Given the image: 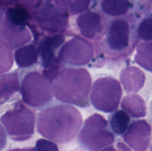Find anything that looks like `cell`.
<instances>
[{"instance_id":"484cf974","label":"cell","mask_w":152,"mask_h":151,"mask_svg":"<svg viewBox=\"0 0 152 151\" xmlns=\"http://www.w3.org/2000/svg\"><path fill=\"white\" fill-rule=\"evenodd\" d=\"M117 147H118V151H132L124 143L122 142H119Z\"/></svg>"},{"instance_id":"30bf717a","label":"cell","mask_w":152,"mask_h":151,"mask_svg":"<svg viewBox=\"0 0 152 151\" xmlns=\"http://www.w3.org/2000/svg\"><path fill=\"white\" fill-rule=\"evenodd\" d=\"M129 25L123 19L115 20L111 23L107 40L109 47L114 50H123L129 46Z\"/></svg>"},{"instance_id":"3957f363","label":"cell","mask_w":152,"mask_h":151,"mask_svg":"<svg viewBox=\"0 0 152 151\" xmlns=\"http://www.w3.org/2000/svg\"><path fill=\"white\" fill-rule=\"evenodd\" d=\"M0 120L12 140L24 142L34 135L35 114L22 102H16L12 109L1 115Z\"/></svg>"},{"instance_id":"4316f807","label":"cell","mask_w":152,"mask_h":151,"mask_svg":"<svg viewBox=\"0 0 152 151\" xmlns=\"http://www.w3.org/2000/svg\"><path fill=\"white\" fill-rule=\"evenodd\" d=\"M7 151H36L34 147H25V148H14V149L9 150Z\"/></svg>"},{"instance_id":"5b68a950","label":"cell","mask_w":152,"mask_h":151,"mask_svg":"<svg viewBox=\"0 0 152 151\" xmlns=\"http://www.w3.org/2000/svg\"><path fill=\"white\" fill-rule=\"evenodd\" d=\"M123 95L121 85L111 77H102L95 81L91 92V101L94 107L104 113L117 110Z\"/></svg>"},{"instance_id":"2e32d148","label":"cell","mask_w":152,"mask_h":151,"mask_svg":"<svg viewBox=\"0 0 152 151\" xmlns=\"http://www.w3.org/2000/svg\"><path fill=\"white\" fill-rule=\"evenodd\" d=\"M38 53L33 45H26L16 50L14 59L20 68H28L37 62Z\"/></svg>"},{"instance_id":"d4e9b609","label":"cell","mask_w":152,"mask_h":151,"mask_svg":"<svg viewBox=\"0 0 152 151\" xmlns=\"http://www.w3.org/2000/svg\"><path fill=\"white\" fill-rule=\"evenodd\" d=\"M7 144V135L4 127L0 124V151L4 149Z\"/></svg>"},{"instance_id":"7c38bea8","label":"cell","mask_w":152,"mask_h":151,"mask_svg":"<svg viewBox=\"0 0 152 151\" xmlns=\"http://www.w3.org/2000/svg\"><path fill=\"white\" fill-rule=\"evenodd\" d=\"M81 33L88 38H94L102 30L101 19L99 14L88 11L82 13L77 20Z\"/></svg>"},{"instance_id":"277c9868","label":"cell","mask_w":152,"mask_h":151,"mask_svg":"<svg viewBox=\"0 0 152 151\" xmlns=\"http://www.w3.org/2000/svg\"><path fill=\"white\" fill-rule=\"evenodd\" d=\"M108 122L102 115L94 114L86 120L79 134V142L88 151H98L111 146L114 136L107 130Z\"/></svg>"},{"instance_id":"e0dca14e","label":"cell","mask_w":152,"mask_h":151,"mask_svg":"<svg viewBox=\"0 0 152 151\" xmlns=\"http://www.w3.org/2000/svg\"><path fill=\"white\" fill-rule=\"evenodd\" d=\"M134 59L140 66L152 73V41L138 46Z\"/></svg>"},{"instance_id":"6da1fadb","label":"cell","mask_w":152,"mask_h":151,"mask_svg":"<svg viewBox=\"0 0 152 151\" xmlns=\"http://www.w3.org/2000/svg\"><path fill=\"white\" fill-rule=\"evenodd\" d=\"M83 124L80 111L71 105L50 107L39 114L37 132L56 143H66L78 135Z\"/></svg>"},{"instance_id":"9c48e42d","label":"cell","mask_w":152,"mask_h":151,"mask_svg":"<svg viewBox=\"0 0 152 151\" xmlns=\"http://www.w3.org/2000/svg\"><path fill=\"white\" fill-rule=\"evenodd\" d=\"M31 34L25 26H17L3 16L0 23V40L10 49H15L31 41Z\"/></svg>"},{"instance_id":"7a4b0ae2","label":"cell","mask_w":152,"mask_h":151,"mask_svg":"<svg viewBox=\"0 0 152 151\" xmlns=\"http://www.w3.org/2000/svg\"><path fill=\"white\" fill-rule=\"evenodd\" d=\"M91 86V76L84 68H67L58 73L53 82L55 97L61 102L86 107Z\"/></svg>"},{"instance_id":"44dd1931","label":"cell","mask_w":152,"mask_h":151,"mask_svg":"<svg viewBox=\"0 0 152 151\" xmlns=\"http://www.w3.org/2000/svg\"><path fill=\"white\" fill-rule=\"evenodd\" d=\"M7 17L13 25L17 26H25L28 19V15L23 8L14 7L7 10Z\"/></svg>"},{"instance_id":"9a60e30c","label":"cell","mask_w":152,"mask_h":151,"mask_svg":"<svg viewBox=\"0 0 152 151\" xmlns=\"http://www.w3.org/2000/svg\"><path fill=\"white\" fill-rule=\"evenodd\" d=\"M121 107L133 118H142L146 115V105L145 101L136 94L128 95L124 97Z\"/></svg>"},{"instance_id":"ba28073f","label":"cell","mask_w":152,"mask_h":151,"mask_svg":"<svg viewBox=\"0 0 152 151\" xmlns=\"http://www.w3.org/2000/svg\"><path fill=\"white\" fill-rule=\"evenodd\" d=\"M123 139L134 151H146L151 143V125L144 119L134 121L124 133Z\"/></svg>"},{"instance_id":"5bb4252c","label":"cell","mask_w":152,"mask_h":151,"mask_svg":"<svg viewBox=\"0 0 152 151\" xmlns=\"http://www.w3.org/2000/svg\"><path fill=\"white\" fill-rule=\"evenodd\" d=\"M19 90V82L17 73L0 75V105L7 102Z\"/></svg>"},{"instance_id":"d6986e66","label":"cell","mask_w":152,"mask_h":151,"mask_svg":"<svg viewBox=\"0 0 152 151\" xmlns=\"http://www.w3.org/2000/svg\"><path fill=\"white\" fill-rule=\"evenodd\" d=\"M102 10L111 16H120L129 10L128 0H103L102 1Z\"/></svg>"},{"instance_id":"8fae6325","label":"cell","mask_w":152,"mask_h":151,"mask_svg":"<svg viewBox=\"0 0 152 151\" xmlns=\"http://www.w3.org/2000/svg\"><path fill=\"white\" fill-rule=\"evenodd\" d=\"M120 81L127 93H137L144 86L145 76L138 68L134 66L127 67L120 73Z\"/></svg>"},{"instance_id":"52a82bcc","label":"cell","mask_w":152,"mask_h":151,"mask_svg":"<svg viewBox=\"0 0 152 151\" xmlns=\"http://www.w3.org/2000/svg\"><path fill=\"white\" fill-rule=\"evenodd\" d=\"M93 56V45L80 37H76L67 41L59 53L61 62L71 65H86Z\"/></svg>"},{"instance_id":"f546056e","label":"cell","mask_w":152,"mask_h":151,"mask_svg":"<svg viewBox=\"0 0 152 151\" xmlns=\"http://www.w3.org/2000/svg\"><path fill=\"white\" fill-rule=\"evenodd\" d=\"M151 151H152V150H151Z\"/></svg>"},{"instance_id":"ac0fdd59","label":"cell","mask_w":152,"mask_h":151,"mask_svg":"<svg viewBox=\"0 0 152 151\" xmlns=\"http://www.w3.org/2000/svg\"><path fill=\"white\" fill-rule=\"evenodd\" d=\"M130 123V116L125 110H118L110 118L112 130L117 135H123L127 131Z\"/></svg>"},{"instance_id":"7402d4cb","label":"cell","mask_w":152,"mask_h":151,"mask_svg":"<svg viewBox=\"0 0 152 151\" xmlns=\"http://www.w3.org/2000/svg\"><path fill=\"white\" fill-rule=\"evenodd\" d=\"M138 35L144 41H152V16L144 19L138 28Z\"/></svg>"},{"instance_id":"cb8c5ba5","label":"cell","mask_w":152,"mask_h":151,"mask_svg":"<svg viewBox=\"0 0 152 151\" xmlns=\"http://www.w3.org/2000/svg\"><path fill=\"white\" fill-rule=\"evenodd\" d=\"M36 151H59L57 145L48 139H39L36 143Z\"/></svg>"},{"instance_id":"4fadbf2b","label":"cell","mask_w":152,"mask_h":151,"mask_svg":"<svg viewBox=\"0 0 152 151\" xmlns=\"http://www.w3.org/2000/svg\"><path fill=\"white\" fill-rule=\"evenodd\" d=\"M64 41V37L61 35H55L43 40L39 47L40 56L42 59L43 65L46 69L53 68L54 52Z\"/></svg>"},{"instance_id":"83f0119b","label":"cell","mask_w":152,"mask_h":151,"mask_svg":"<svg viewBox=\"0 0 152 151\" xmlns=\"http://www.w3.org/2000/svg\"><path fill=\"white\" fill-rule=\"evenodd\" d=\"M99 151H117V150H116L114 147L108 146V147H106L103 148V149L100 150Z\"/></svg>"},{"instance_id":"8992f818","label":"cell","mask_w":152,"mask_h":151,"mask_svg":"<svg viewBox=\"0 0 152 151\" xmlns=\"http://www.w3.org/2000/svg\"><path fill=\"white\" fill-rule=\"evenodd\" d=\"M23 102L33 107H40L50 102L53 96V88L46 76L38 72L28 73L20 87Z\"/></svg>"},{"instance_id":"603a6c76","label":"cell","mask_w":152,"mask_h":151,"mask_svg":"<svg viewBox=\"0 0 152 151\" xmlns=\"http://www.w3.org/2000/svg\"><path fill=\"white\" fill-rule=\"evenodd\" d=\"M91 0H64L65 5L72 14H77L88 7Z\"/></svg>"},{"instance_id":"f1b7e54d","label":"cell","mask_w":152,"mask_h":151,"mask_svg":"<svg viewBox=\"0 0 152 151\" xmlns=\"http://www.w3.org/2000/svg\"><path fill=\"white\" fill-rule=\"evenodd\" d=\"M3 18V12L0 10V23H1V21Z\"/></svg>"},{"instance_id":"ffe728a7","label":"cell","mask_w":152,"mask_h":151,"mask_svg":"<svg viewBox=\"0 0 152 151\" xmlns=\"http://www.w3.org/2000/svg\"><path fill=\"white\" fill-rule=\"evenodd\" d=\"M13 58L11 49L0 40V75L8 72L13 67Z\"/></svg>"}]
</instances>
